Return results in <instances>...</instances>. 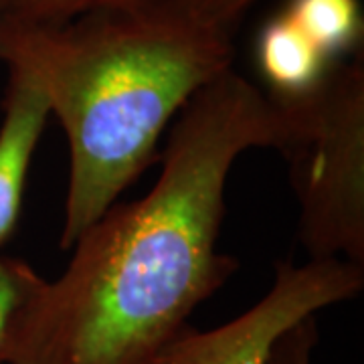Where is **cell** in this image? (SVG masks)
<instances>
[{"label": "cell", "instance_id": "cell-9", "mask_svg": "<svg viewBox=\"0 0 364 364\" xmlns=\"http://www.w3.org/2000/svg\"><path fill=\"white\" fill-rule=\"evenodd\" d=\"M39 273L28 263L0 253V364H4V348L13 330L14 318L39 282Z\"/></svg>", "mask_w": 364, "mask_h": 364}, {"label": "cell", "instance_id": "cell-4", "mask_svg": "<svg viewBox=\"0 0 364 364\" xmlns=\"http://www.w3.org/2000/svg\"><path fill=\"white\" fill-rule=\"evenodd\" d=\"M364 267L342 259L282 261L269 291L227 324L196 330L188 324L150 364H265L273 342L316 312L356 298Z\"/></svg>", "mask_w": 364, "mask_h": 364}, {"label": "cell", "instance_id": "cell-2", "mask_svg": "<svg viewBox=\"0 0 364 364\" xmlns=\"http://www.w3.org/2000/svg\"><path fill=\"white\" fill-rule=\"evenodd\" d=\"M233 57V35L172 0L63 25L0 23V61L39 85L69 144L61 249L160 156L164 130Z\"/></svg>", "mask_w": 364, "mask_h": 364}, {"label": "cell", "instance_id": "cell-10", "mask_svg": "<svg viewBox=\"0 0 364 364\" xmlns=\"http://www.w3.org/2000/svg\"><path fill=\"white\" fill-rule=\"evenodd\" d=\"M318 340L320 332L316 324V316H310L291 326L273 342L265 364H312L314 348L318 346Z\"/></svg>", "mask_w": 364, "mask_h": 364}, {"label": "cell", "instance_id": "cell-8", "mask_svg": "<svg viewBox=\"0 0 364 364\" xmlns=\"http://www.w3.org/2000/svg\"><path fill=\"white\" fill-rule=\"evenodd\" d=\"M156 0H0V23L63 25L83 14L138 9Z\"/></svg>", "mask_w": 364, "mask_h": 364}, {"label": "cell", "instance_id": "cell-7", "mask_svg": "<svg viewBox=\"0 0 364 364\" xmlns=\"http://www.w3.org/2000/svg\"><path fill=\"white\" fill-rule=\"evenodd\" d=\"M284 13L330 61L360 49L364 16L358 0H289Z\"/></svg>", "mask_w": 364, "mask_h": 364}, {"label": "cell", "instance_id": "cell-3", "mask_svg": "<svg viewBox=\"0 0 364 364\" xmlns=\"http://www.w3.org/2000/svg\"><path fill=\"white\" fill-rule=\"evenodd\" d=\"M272 102L279 122L275 150L286 156L299 203L301 245L310 259L364 267L363 53L332 63L310 93Z\"/></svg>", "mask_w": 364, "mask_h": 364}, {"label": "cell", "instance_id": "cell-5", "mask_svg": "<svg viewBox=\"0 0 364 364\" xmlns=\"http://www.w3.org/2000/svg\"><path fill=\"white\" fill-rule=\"evenodd\" d=\"M51 116L45 93L18 69H9L0 122V247L18 223L25 182Z\"/></svg>", "mask_w": 364, "mask_h": 364}, {"label": "cell", "instance_id": "cell-11", "mask_svg": "<svg viewBox=\"0 0 364 364\" xmlns=\"http://www.w3.org/2000/svg\"><path fill=\"white\" fill-rule=\"evenodd\" d=\"M203 25L233 35L239 21L255 0H172Z\"/></svg>", "mask_w": 364, "mask_h": 364}, {"label": "cell", "instance_id": "cell-6", "mask_svg": "<svg viewBox=\"0 0 364 364\" xmlns=\"http://www.w3.org/2000/svg\"><path fill=\"white\" fill-rule=\"evenodd\" d=\"M332 63L286 13L273 16L257 39V65L272 97H299L316 90Z\"/></svg>", "mask_w": 364, "mask_h": 364}, {"label": "cell", "instance_id": "cell-1", "mask_svg": "<svg viewBox=\"0 0 364 364\" xmlns=\"http://www.w3.org/2000/svg\"><path fill=\"white\" fill-rule=\"evenodd\" d=\"M272 97L233 67L172 122L150 193L79 235L59 277H39L4 364H150L237 269L217 249L235 160L275 148Z\"/></svg>", "mask_w": 364, "mask_h": 364}]
</instances>
